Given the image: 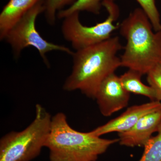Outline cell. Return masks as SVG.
<instances>
[{
  "instance_id": "obj_1",
  "label": "cell",
  "mask_w": 161,
  "mask_h": 161,
  "mask_svg": "<svg viewBox=\"0 0 161 161\" xmlns=\"http://www.w3.org/2000/svg\"><path fill=\"white\" fill-rule=\"evenodd\" d=\"M122 48L119 38L114 36L76 51L72 55V72L64 81V90H78L86 97L95 99L102 82L121 67L117 54Z\"/></svg>"
},
{
  "instance_id": "obj_2",
  "label": "cell",
  "mask_w": 161,
  "mask_h": 161,
  "mask_svg": "<svg viewBox=\"0 0 161 161\" xmlns=\"http://www.w3.org/2000/svg\"><path fill=\"white\" fill-rule=\"evenodd\" d=\"M119 25L126 43L121 66L147 75L161 61V31H155L142 8H136Z\"/></svg>"
},
{
  "instance_id": "obj_3",
  "label": "cell",
  "mask_w": 161,
  "mask_h": 161,
  "mask_svg": "<svg viewBox=\"0 0 161 161\" xmlns=\"http://www.w3.org/2000/svg\"><path fill=\"white\" fill-rule=\"evenodd\" d=\"M117 142L118 138H102L90 132L76 131L69 125L66 115L58 112L52 117L45 147L49 150L50 161H96Z\"/></svg>"
},
{
  "instance_id": "obj_4",
  "label": "cell",
  "mask_w": 161,
  "mask_h": 161,
  "mask_svg": "<svg viewBox=\"0 0 161 161\" xmlns=\"http://www.w3.org/2000/svg\"><path fill=\"white\" fill-rule=\"evenodd\" d=\"M52 116L36 105L34 120L24 130L12 131L0 139V161H31L40 155L50 130Z\"/></svg>"
},
{
  "instance_id": "obj_5",
  "label": "cell",
  "mask_w": 161,
  "mask_h": 161,
  "mask_svg": "<svg viewBox=\"0 0 161 161\" xmlns=\"http://www.w3.org/2000/svg\"><path fill=\"white\" fill-rule=\"evenodd\" d=\"M102 6L108 11V17L93 26H85L80 23L79 12L74 13L64 19L61 26L64 37L76 51L110 39L112 33L119 28V25L115 24L119 15L118 6L112 0H104Z\"/></svg>"
},
{
  "instance_id": "obj_6",
  "label": "cell",
  "mask_w": 161,
  "mask_h": 161,
  "mask_svg": "<svg viewBox=\"0 0 161 161\" xmlns=\"http://www.w3.org/2000/svg\"><path fill=\"white\" fill-rule=\"evenodd\" d=\"M44 0H39L23 17L7 32L4 40L10 44L15 57L18 58L23 49L33 47L38 51L47 66L49 67V61L46 54L53 51H59L73 55L68 47L47 41L37 30L36 22L37 17L44 12Z\"/></svg>"
},
{
  "instance_id": "obj_7",
  "label": "cell",
  "mask_w": 161,
  "mask_h": 161,
  "mask_svg": "<svg viewBox=\"0 0 161 161\" xmlns=\"http://www.w3.org/2000/svg\"><path fill=\"white\" fill-rule=\"evenodd\" d=\"M130 98V93L124 89L120 78L113 73L101 83L95 99L102 115L108 117L126 107Z\"/></svg>"
},
{
  "instance_id": "obj_8",
  "label": "cell",
  "mask_w": 161,
  "mask_h": 161,
  "mask_svg": "<svg viewBox=\"0 0 161 161\" xmlns=\"http://www.w3.org/2000/svg\"><path fill=\"white\" fill-rule=\"evenodd\" d=\"M160 110H161V102L158 101H151L147 103L132 106L119 116L95 128L90 132L94 136L100 137L111 132L118 133L125 132L145 115Z\"/></svg>"
},
{
  "instance_id": "obj_9",
  "label": "cell",
  "mask_w": 161,
  "mask_h": 161,
  "mask_svg": "<svg viewBox=\"0 0 161 161\" xmlns=\"http://www.w3.org/2000/svg\"><path fill=\"white\" fill-rule=\"evenodd\" d=\"M161 123V110L141 118L130 130L118 133L119 142L126 147H144Z\"/></svg>"
},
{
  "instance_id": "obj_10",
  "label": "cell",
  "mask_w": 161,
  "mask_h": 161,
  "mask_svg": "<svg viewBox=\"0 0 161 161\" xmlns=\"http://www.w3.org/2000/svg\"><path fill=\"white\" fill-rule=\"evenodd\" d=\"M39 0H9L0 14V39H5L7 32Z\"/></svg>"
},
{
  "instance_id": "obj_11",
  "label": "cell",
  "mask_w": 161,
  "mask_h": 161,
  "mask_svg": "<svg viewBox=\"0 0 161 161\" xmlns=\"http://www.w3.org/2000/svg\"><path fill=\"white\" fill-rule=\"evenodd\" d=\"M142 76V75L138 72L128 69L119 78L123 86L127 92L142 95L150 98L151 101H157L154 90L150 86L143 83L141 80Z\"/></svg>"
},
{
  "instance_id": "obj_12",
  "label": "cell",
  "mask_w": 161,
  "mask_h": 161,
  "mask_svg": "<svg viewBox=\"0 0 161 161\" xmlns=\"http://www.w3.org/2000/svg\"><path fill=\"white\" fill-rule=\"evenodd\" d=\"M104 0H77L65 9H61L58 14L59 19H64L75 12L87 11L93 14H99Z\"/></svg>"
},
{
  "instance_id": "obj_13",
  "label": "cell",
  "mask_w": 161,
  "mask_h": 161,
  "mask_svg": "<svg viewBox=\"0 0 161 161\" xmlns=\"http://www.w3.org/2000/svg\"><path fill=\"white\" fill-rule=\"evenodd\" d=\"M157 132L144 146L143 153L138 161H161V123Z\"/></svg>"
},
{
  "instance_id": "obj_14",
  "label": "cell",
  "mask_w": 161,
  "mask_h": 161,
  "mask_svg": "<svg viewBox=\"0 0 161 161\" xmlns=\"http://www.w3.org/2000/svg\"><path fill=\"white\" fill-rule=\"evenodd\" d=\"M114 1V0H112ZM149 18L155 31H161L160 15L156 5L155 0H136Z\"/></svg>"
},
{
  "instance_id": "obj_15",
  "label": "cell",
  "mask_w": 161,
  "mask_h": 161,
  "mask_svg": "<svg viewBox=\"0 0 161 161\" xmlns=\"http://www.w3.org/2000/svg\"><path fill=\"white\" fill-rule=\"evenodd\" d=\"M45 17L50 25H53L56 21L57 11L61 10L64 7L68 5L71 6L77 0H44Z\"/></svg>"
},
{
  "instance_id": "obj_16",
  "label": "cell",
  "mask_w": 161,
  "mask_h": 161,
  "mask_svg": "<svg viewBox=\"0 0 161 161\" xmlns=\"http://www.w3.org/2000/svg\"><path fill=\"white\" fill-rule=\"evenodd\" d=\"M147 80L155 92L156 100L161 102V61L147 73Z\"/></svg>"
}]
</instances>
